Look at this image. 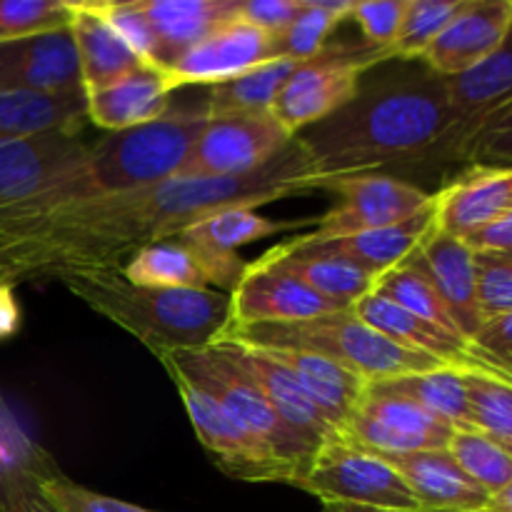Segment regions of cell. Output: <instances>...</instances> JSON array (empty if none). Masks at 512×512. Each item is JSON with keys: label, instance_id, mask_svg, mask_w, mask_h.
Segmentation results:
<instances>
[{"label": "cell", "instance_id": "21", "mask_svg": "<svg viewBox=\"0 0 512 512\" xmlns=\"http://www.w3.org/2000/svg\"><path fill=\"white\" fill-rule=\"evenodd\" d=\"M448 95L455 125L435 148L430 160L460 158L465 143L480 128V123L512 100V30L503 48L490 55L485 63L468 73L448 78Z\"/></svg>", "mask_w": 512, "mask_h": 512}, {"label": "cell", "instance_id": "53", "mask_svg": "<svg viewBox=\"0 0 512 512\" xmlns=\"http://www.w3.org/2000/svg\"><path fill=\"white\" fill-rule=\"evenodd\" d=\"M0 283L10 285V280H8V248H5L3 240H0Z\"/></svg>", "mask_w": 512, "mask_h": 512}, {"label": "cell", "instance_id": "12", "mask_svg": "<svg viewBox=\"0 0 512 512\" xmlns=\"http://www.w3.org/2000/svg\"><path fill=\"white\" fill-rule=\"evenodd\" d=\"M200 445L225 475L245 483H290L278 460L240 428L238 420L205 390L195 388L183 375L170 373Z\"/></svg>", "mask_w": 512, "mask_h": 512}, {"label": "cell", "instance_id": "51", "mask_svg": "<svg viewBox=\"0 0 512 512\" xmlns=\"http://www.w3.org/2000/svg\"><path fill=\"white\" fill-rule=\"evenodd\" d=\"M483 512H512V480L503 490L490 495L488 505H485Z\"/></svg>", "mask_w": 512, "mask_h": 512}, {"label": "cell", "instance_id": "18", "mask_svg": "<svg viewBox=\"0 0 512 512\" xmlns=\"http://www.w3.org/2000/svg\"><path fill=\"white\" fill-rule=\"evenodd\" d=\"M435 225V200H430L428 208L415 213L413 218L403 223L388 225V228L365 230V233L348 235V238L325 240L315 245H295L280 243L270 248L273 255H313V258H335L345 260L350 265H358L360 270L373 275L375 280L388 270L398 268L413 255V250L423 243L425 235Z\"/></svg>", "mask_w": 512, "mask_h": 512}, {"label": "cell", "instance_id": "36", "mask_svg": "<svg viewBox=\"0 0 512 512\" xmlns=\"http://www.w3.org/2000/svg\"><path fill=\"white\" fill-rule=\"evenodd\" d=\"M373 293L393 300L395 305H400L403 310L413 313L415 318L428 320V323L440 325V328L460 335L458 325H455L450 310L445 308L438 290L433 288V283H430L415 265L403 263L398 265V268L388 270L385 275H380V278L375 280Z\"/></svg>", "mask_w": 512, "mask_h": 512}, {"label": "cell", "instance_id": "37", "mask_svg": "<svg viewBox=\"0 0 512 512\" xmlns=\"http://www.w3.org/2000/svg\"><path fill=\"white\" fill-rule=\"evenodd\" d=\"M448 453L460 470L488 495H495L512 480V455L480 430H455Z\"/></svg>", "mask_w": 512, "mask_h": 512}, {"label": "cell", "instance_id": "2", "mask_svg": "<svg viewBox=\"0 0 512 512\" xmlns=\"http://www.w3.org/2000/svg\"><path fill=\"white\" fill-rule=\"evenodd\" d=\"M453 125L448 78L423 63H405L398 73L360 83L345 108L300 130L295 143L325 180L425 163Z\"/></svg>", "mask_w": 512, "mask_h": 512}, {"label": "cell", "instance_id": "19", "mask_svg": "<svg viewBox=\"0 0 512 512\" xmlns=\"http://www.w3.org/2000/svg\"><path fill=\"white\" fill-rule=\"evenodd\" d=\"M83 88L70 28L0 43V93H65Z\"/></svg>", "mask_w": 512, "mask_h": 512}, {"label": "cell", "instance_id": "43", "mask_svg": "<svg viewBox=\"0 0 512 512\" xmlns=\"http://www.w3.org/2000/svg\"><path fill=\"white\" fill-rule=\"evenodd\" d=\"M43 455L35 450L25 463L0 470V512H55L38 485Z\"/></svg>", "mask_w": 512, "mask_h": 512}, {"label": "cell", "instance_id": "50", "mask_svg": "<svg viewBox=\"0 0 512 512\" xmlns=\"http://www.w3.org/2000/svg\"><path fill=\"white\" fill-rule=\"evenodd\" d=\"M20 328V305L15 300L13 285L0 283V340H8Z\"/></svg>", "mask_w": 512, "mask_h": 512}, {"label": "cell", "instance_id": "38", "mask_svg": "<svg viewBox=\"0 0 512 512\" xmlns=\"http://www.w3.org/2000/svg\"><path fill=\"white\" fill-rule=\"evenodd\" d=\"M465 0H408L403 25L398 30V38L388 48L390 60H420L425 50L433 45L445 30V25L458 15Z\"/></svg>", "mask_w": 512, "mask_h": 512}, {"label": "cell", "instance_id": "33", "mask_svg": "<svg viewBox=\"0 0 512 512\" xmlns=\"http://www.w3.org/2000/svg\"><path fill=\"white\" fill-rule=\"evenodd\" d=\"M305 225H315V218L278 223V220L255 213L253 208H225L185 228L183 233H178V238L213 255H238V248L243 245L258 243V240L285 233V230L305 228Z\"/></svg>", "mask_w": 512, "mask_h": 512}, {"label": "cell", "instance_id": "26", "mask_svg": "<svg viewBox=\"0 0 512 512\" xmlns=\"http://www.w3.org/2000/svg\"><path fill=\"white\" fill-rule=\"evenodd\" d=\"M255 348H260L268 358L283 365L293 375L295 383L305 390V395L323 410L325 418L340 433H345L350 418L355 415L358 405L363 403L368 380L338 365L335 360L325 358V355L310 353V350L263 348V345H255Z\"/></svg>", "mask_w": 512, "mask_h": 512}, {"label": "cell", "instance_id": "32", "mask_svg": "<svg viewBox=\"0 0 512 512\" xmlns=\"http://www.w3.org/2000/svg\"><path fill=\"white\" fill-rule=\"evenodd\" d=\"M258 268H273L290 278L300 280L305 288L343 308H353L360 298L373 293L375 278L358 265H350L345 260L335 258H313V255H273L265 253L253 260Z\"/></svg>", "mask_w": 512, "mask_h": 512}, {"label": "cell", "instance_id": "28", "mask_svg": "<svg viewBox=\"0 0 512 512\" xmlns=\"http://www.w3.org/2000/svg\"><path fill=\"white\" fill-rule=\"evenodd\" d=\"M73 5V33L75 50H78L80 78H83L85 93L105 88L123 75L133 73L140 65V55L110 28L108 20L95 10L93 3H70Z\"/></svg>", "mask_w": 512, "mask_h": 512}, {"label": "cell", "instance_id": "15", "mask_svg": "<svg viewBox=\"0 0 512 512\" xmlns=\"http://www.w3.org/2000/svg\"><path fill=\"white\" fill-rule=\"evenodd\" d=\"M512 30V0H465L420 63L443 78H455L498 53Z\"/></svg>", "mask_w": 512, "mask_h": 512}, {"label": "cell", "instance_id": "14", "mask_svg": "<svg viewBox=\"0 0 512 512\" xmlns=\"http://www.w3.org/2000/svg\"><path fill=\"white\" fill-rule=\"evenodd\" d=\"M230 325H290L305 320L323 318V315L348 310L323 295L305 288L300 280L273 268L245 265L243 278L230 290ZM225 328V330H228Z\"/></svg>", "mask_w": 512, "mask_h": 512}, {"label": "cell", "instance_id": "22", "mask_svg": "<svg viewBox=\"0 0 512 512\" xmlns=\"http://www.w3.org/2000/svg\"><path fill=\"white\" fill-rule=\"evenodd\" d=\"M350 310L363 323H368L370 328L383 333L385 338L395 340L403 348L430 355V358L440 360L448 368L483 375V368H480L478 358H475L473 343L468 338H463L458 333H450V330L428 323V320L415 318L413 313H408V310H403L393 300L383 298V295L368 293Z\"/></svg>", "mask_w": 512, "mask_h": 512}, {"label": "cell", "instance_id": "34", "mask_svg": "<svg viewBox=\"0 0 512 512\" xmlns=\"http://www.w3.org/2000/svg\"><path fill=\"white\" fill-rule=\"evenodd\" d=\"M298 65L300 63H295V60L278 58L258 65V68L248 70V73L238 75V78L228 80V83L213 85L210 88V100L205 105V115L218 118V115L270 110L273 100L278 98L280 88H283L285 80L293 75Z\"/></svg>", "mask_w": 512, "mask_h": 512}, {"label": "cell", "instance_id": "6", "mask_svg": "<svg viewBox=\"0 0 512 512\" xmlns=\"http://www.w3.org/2000/svg\"><path fill=\"white\" fill-rule=\"evenodd\" d=\"M158 360L168 373L183 375L195 388L205 390L210 398L218 400L238 420L240 428L253 435L278 460L280 468L288 473V485L300 483L313 460V453L290 433V428L280 420L258 385L223 350L215 345L203 350H175V353L160 355Z\"/></svg>", "mask_w": 512, "mask_h": 512}, {"label": "cell", "instance_id": "17", "mask_svg": "<svg viewBox=\"0 0 512 512\" xmlns=\"http://www.w3.org/2000/svg\"><path fill=\"white\" fill-rule=\"evenodd\" d=\"M405 263L415 265L433 283L445 308L453 315L460 335L473 340L483 328V313L478 303V260L465 240L453 238L433 225L423 243Z\"/></svg>", "mask_w": 512, "mask_h": 512}, {"label": "cell", "instance_id": "20", "mask_svg": "<svg viewBox=\"0 0 512 512\" xmlns=\"http://www.w3.org/2000/svg\"><path fill=\"white\" fill-rule=\"evenodd\" d=\"M278 60L273 55V38L245 20H233L200 40L168 68L175 88L180 85H220L258 65Z\"/></svg>", "mask_w": 512, "mask_h": 512}, {"label": "cell", "instance_id": "9", "mask_svg": "<svg viewBox=\"0 0 512 512\" xmlns=\"http://www.w3.org/2000/svg\"><path fill=\"white\" fill-rule=\"evenodd\" d=\"M320 190H330L340 198L338 205L325 215L315 218L318 228L308 235L293 238L295 245H315L325 240L348 238L365 230L388 228L413 218L428 208L433 195L420 190L418 185L405 183L385 173H353L335 175L320 183Z\"/></svg>", "mask_w": 512, "mask_h": 512}, {"label": "cell", "instance_id": "8", "mask_svg": "<svg viewBox=\"0 0 512 512\" xmlns=\"http://www.w3.org/2000/svg\"><path fill=\"white\" fill-rule=\"evenodd\" d=\"M385 60H390L388 50H373L368 45H325L315 58L305 60L293 70L270 105V113L295 138L300 130L345 108L358 95L363 83L360 78Z\"/></svg>", "mask_w": 512, "mask_h": 512}, {"label": "cell", "instance_id": "27", "mask_svg": "<svg viewBox=\"0 0 512 512\" xmlns=\"http://www.w3.org/2000/svg\"><path fill=\"white\" fill-rule=\"evenodd\" d=\"M140 8L158 40L160 70L240 18V0H140Z\"/></svg>", "mask_w": 512, "mask_h": 512}, {"label": "cell", "instance_id": "4", "mask_svg": "<svg viewBox=\"0 0 512 512\" xmlns=\"http://www.w3.org/2000/svg\"><path fill=\"white\" fill-rule=\"evenodd\" d=\"M208 125L203 113H165L160 120L138 128L118 130L90 145L88 163L65 183L20 208L0 215H30L80 200L105 198L173 180L188 160L190 150Z\"/></svg>", "mask_w": 512, "mask_h": 512}, {"label": "cell", "instance_id": "11", "mask_svg": "<svg viewBox=\"0 0 512 512\" xmlns=\"http://www.w3.org/2000/svg\"><path fill=\"white\" fill-rule=\"evenodd\" d=\"M88 153L78 128L0 143V210L20 208L58 188L88 163Z\"/></svg>", "mask_w": 512, "mask_h": 512}, {"label": "cell", "instance_id": "24", "mask_svg": "<svg viewBox=\"0 0 512 512\" xmlns=\"http://www.w3.org/2000/svg\"><path fill=\"white\" fill-rule=\"evenodd\" d=\"M175 90L168 70L140 65L105 88L85 93L88 113L85 118L108 133L138 128L160 120L170 108V93Z\"/></svg>", "mask_w": 512, "mask_h": 512}, {"label": "cell", "instance_id": "29", "mask_svg": "<svg viewBox=\"0 0 512 512\" xmlns=\"http://www.w3.org/2000/svg\"><path fill=\"white\" fill-rule=\"evenodd\" d=\"M88 113L85 90L65 93H0V143L78 128Z\"/></svg>", "mask_w": 512, "mask_h": 512}, {"label": "cell", "instance_id": "5", "mask_svg": "<svg viewBox=\"0 0 512 512\" xmlns=\"http://www.w3.org/2000/svg\"><path fill=\"white\" fill-rule=\"evenodd\" d=\"M220 338L243 340V343L263 345V348L310 350V353L325 355L343 368L353 370L368 383L448 368L430 355L408 350L395 340L385 338L383 333L363 323L350 308L323 315V318L305 320V323L228 328Z\"/></svg>", "mask_w": 512, "mask_h": 512}, {"label": "cell", "instance_id": "46", "mask_svg": "<svg viewBox=\"0 0 512 512\" xmlns=\"http://www.w3.org/2000/svg\"><path fill=\"white\" fill-rule=\"evenodd\" d=\"M408 0H370V3H353L350 18L360 25L365 35V45L373 50H388L398 38L403 25Z\"/></svg>", "mask_w": 512, "mask_h": 512}, {"label": "cell", "instance_id": "39", "mask_svg": "<svg viewBox=\"0 0 512 512\" xmlns=\"http://www.w3.org/2000/svg\"><path fill=\"white\" fill-rule=\"evenodd\" d=\"M473 428L512 455V385L488 375L465 373Z\"/></svg>", "mask_w": 512, "mask_h": 512}, {"label": "cell", "instance_id": "45", "mask_svg": "<svg viewBox=\"0 0 512 512\" xmlns=\"http://www.w3.org/2000/svg\"><path fill=\"white\" fill-rule=\"evenodd\" d=\"M470 343L483 375L512 385V313L485 320Z\"/></svg>", "mask_w": 512, "mask_h": 512}, {"label": "cell", "instance_id": "48", "mask_svg": "<svg viewBox=\"0 0 512 512\" xmlns=\"http://www.w3.org/2000/svg\"><path fill=\"white\" fill-rule=\"evenodd\" d=\"M303 5L305 0H240V20L278 38L293 25Z\"/></svg>", "mask_w": 512, "mask_h": 512}, {"label": "cell", "instance_id": "54", "mask_svg": "<svg viewBox=\"0 0 512 512\" xmlns=\"http://www.w3.org/2000/svg\"><path fill=\"white\" fill-rule=\"evenodd\" d=\"M483 255H490V258L500 260V263L512 265V248H510V250H505V253H483Z\"/></svg>", "mask_w": 512, "mask_h": 512}, {"label": "cell", "instance_id": "35", "mask_svg": "<svg viewBox=\"0 0 512 512\" xmlns=\"http://www.w3.org/2000/svg\"><path fill=\"white\" fill-rule=\"evenodd\" d=\"M350 0H305L303 10L285 33L273 38L275 58H288L295 63L315 58L325 48V40L340 20L350 18Z\"/></svg>", "mask_w": 512, "mask_h": 512}, {"label": "cell", "instance_id": "52", "mask_svg": "<svg viewBox=\"0 0 512 512\" xmlns=\"http://www.w3.org/2000/svg\"><path fill=\"white\" fill-rule=\"evenodd\" d=\"M323 512H430V510H390V508H370V505L323 503Z\"/></svg>", "mask_w": 512, "mask_h": 512}, {"label": "cell", "instance_id": "44", "mask_svg": "<svg viewBox=\"0 0 512 512\" xmlns=\"http://www.w3.org/2000/svg\"><path fill=\"white\" fill-rule=\"evenodd\" d=\"M95 10L110 23V28L140 55L145 65L158 68V40H155L153 28L145 18L140 0L130 3H93Z\"/></svg>", "mask_w": 512, "mask_h": 512}, {"label": "cell", "instance_id": "10", "mask_svg": "<svg viewBox=\"0 0 512 512\" xmlns=\"http://www.w3.org/2000/svg\"><path fill=\"white\" fill-rule=\"evenodd\" d=\"M293 135L270 110L208 118L203 135L175 178H230L265 168Z\"/></svg>", "mask_w": 512, "mask_h": 512}, {"label": "cell", "instance_id": "1", "mask_svg": "<svg viewBox=\"0 0 512 512\" xmlns=\"http://www.w3.org/2000/svg\"><path fill=\"white\" fill-rule=\"evenodd\" d=\"M295 138L265 168L230 178H173L30 215H0L8 280H55L73 270H120L140 248L170 240L225 208H260L320 190Z\"/></svg>", "mask_w": 512, "mask_h": 512}, {"label": "cell", "instance_id": "13", "mask_svg": "<svg viewBox=\"0 0 512 512\" xmlns=\"http://www.w3.org/2000/svg\"><path fill=\"white\" fill-rule=\"evenodd\" d=\"M455 430L410 400L365 390L363 403L350 418L345 435L385 455L448 450Z\"/></svg>", "mask_w": 512, "mask_h": 512}, {"label": "cell", "instance_id": "16", "mask_svg": "<svg viewBox=\"0 0 512 512\" xmlns=\"http://www.w3.org/2000/svg\"><path fill=\"white\" fill-rule=\"evenodd\" d=\"M215 348L223 350L250 380L260 388V393L268 398V403L273 405L275 413L280 415L285 425L290 428V433L315 455V450L320 445L328 443L330 438L340 435V430L330 423L323 415V410L313 403V400L305 395V390L300 388L293 380V375L283 368V365L275 363L273 358L263 353L255 345L243 343V340L233 338H220L218 343H213Z\"/></svg>", "mask_w": 512, "mask_h": 512}, {"label": "cell", "instance_id": "41", "mask_svg": "<svg viewBox=\"0 0 512 512\" xmlns=\"http://www.w3.org/2000/svg\"><path fill=\"white\" fill-rule=\"evenodd\" d=\"M38 485L55 512H153L125 503V500L110 498V495H100L95 490L83 488V485H75L73 480L60 475L48 463V458L38 468Z\"/></svg>", "mask_w": 512, "mask_h": 512}, {"label": "cell", "instance_id": "40", "mask_svg": "<svg viewBox=\"0 0 512 512\" xmlns=\"http://www.w3.org/2000/svg\"><path fill=\"white\" fill-rule=\"evenodd\" d=\"M73 5L63 0H0V43L70 28Z\"/></svg>", "mask_w": 512, "mask_h": 512}, {"label": "cell", "instance_id": "42", "mask_svg": "<svg viewBox=\"0 0 512 512\" xmlns=\"http://www.w3.org/2000/svg\"><path fill=\"white\" fill-rule=\"evenodd\" d=\"M460 160H468L470 168L512 170V100L480 123Z\"/></svg>", "mask_w": 512, "mask_h": 512}, {"label": "cell", "instance_id": "47", "mask_svg": "<svg viewBox=\"0 0 512 512\" xmlns=\"http://www.w3.org/2000/svg\"><path fill=\"white\" fill-rule=\"evenodd\" d=\"M475 260H478V303L483 323L512 313V265L483 253H475Z\"/></svg>", "mask_w": 512, "mask_h": 512}, {"label": "cell", "instance_id": "25", "mask_svg": "<svg viewBox=\"0 0 512 512\" xmlns=\"http://www.w3.org/2000/svg\"><path fill=\"white\" fill-rule=\"evenodd\" d=\"M383 455L413 490L420 508L430 512H483L490 495L460 470L448 450Z\"/></svg>", "mask_w": 512, "mask_h": 512}, {"label": "cell", "instance_id": "49", "mask_svg": "<svg viewBox=\"0 0 512 512\" xmlns=\"http://www.w3.org/2000/svg\"><path fill=\"white\" fill-rule=\"evenodd\" d=\"M465 243L475 250V253H505L512 248V210L505 213L503 218L493 220L485 228L475 230L465 238Z\"/></svg>", "mask_w": 512, "mask_h": 512}, {"label": "cell", "instance_id": "31", "mask_svg": "<svg viewBox=\"0 0 512 512\" xmlns=\"http://www.w3.org/2000/svg\"><path fill=\"white\" fill-rule=\"evenodd\" d=\"M120 273L140 288L210 290L213 285L208 265L180 238L145 245L125 260Z\"/></svg>", "mask_w": 512, "mask_h": 512}, {"label": "cell", "instance_id": "3", "mask_svg": "<svg viewBox=\"0 0 512 512\" xmlns=\"http://www.w3.org/2000/svg\"><path fill=\"white\" fill-rule=\"evenodd\" d=\"M55 280L140 340L155 358L210 348L230 325V298L215 290L140 288L120 270H73Z\"/></svg>", "mask_w": 512, "mask_h": 512}, {"label": "cell", "instance_id": "23", "mask_svg": "<svg viewBox=\"0 0 512 512\" xmlns=\"http://www.w3.org/2000/svg\"><path fill=\"white\" fill-rule=\"evenodd\" d=\"M435 200V228L465 240L512 210V170L468 168Z\"/></svg>", "mask_w": 512, "mask_h": 512}, {"label": "cell", "instance_id": "30", "mask_svg": "<svg viewBox=\"0 0 512 512\" xmlns=\"http://www.w3.org/2000/svg\"><path fill=\"white\" fill-rule=\"evenodd\" d=\"M368 390L410 400L438 420L448 423L453 430H473L468 385H465V373L458 368H438L428 370V373H408L398 375V378L375 380V383H368Z\"/></svg>", "mask_w": 512, "mask_h": 512}, {"label": "cell", "instance_id": "7", "mask_svg": "<svg viewBox=\"0 0 512 512\" xmlns=\"http://www.w3.org/2000/svg\"><path fill=\"white\" fill-rule=\"evenodd\" d=\"M298 488L320 498V503L423 510L403 475L383 455L345 433L335 435L315 450Z\"/></svg>", "mask_w": 512, "mask_h": 512}]
</instances>
